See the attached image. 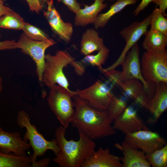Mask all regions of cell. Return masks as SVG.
I'll return each instance as SVG.
<instances>
[{
  "mask_svg": "<svg viewBox=\"0 0 167 167\" xmlns=\"http://www.w3.org/2000/svg\"><path fill=\"white\" fill-rule=\"evenodd\" d=\"M75 112L71 122L73 127L92 140L115 134L106 110L99 111L75 95L72 96Z\"/></svg>",
  "mask_w": 167,
  "mask_h": 167,
  "instance_id": "6da1fadb",
  "label": "cell"
},
{
  "mask_svg": "<svg viewBox=\"0 0 167 167\" xmlns=\"http://www.w3.org/2000/svg\"><path fill=\"white\" fill-rule=\"evenodd\" d=\"M66 130L62 126L56 129L55 139L59 151L52 160L60 167H81L95 151L96 144L79 131L78 140H68L65 137Z\"/></svg>",
  "mask_w": 167,
  "mask_h": 167,
  "instance_id": "7a4b0ae2",
  "label": "cell"
},
{
  "mask_svg": "<svg viewBox=\"0 0 167 167\" xmlns=\"http://www.w3.org/2000/svg\"><path fill=\"white\" fill-rule=\"evenodd\" d=\"M68 64L74 67L79 75L84 73L85 68L81 62L75 61L66 50L57 51L53 55L50 54L45 55L41 83L49 88L58 84L72 93V91L69 88V83L63 70Z\"/></svg>",
  "mask_w": 167,
  "mask_h": 167,
  "instance_id": "3957f363",
  "label": "cell"
},
{
  "mask_svg": "<svg viewBox=\"0 0 167 167\" xmlns=\"http://www.w3.org/2000/svg\"><path fill=\"white\" fill-rule=\"evenodd\" d=\"M17 121L20 127L25 128L23 139L29 141V143L33 149V153L30 157L32 161V165L37 161V157L44 156L48 150H52L56 156L58 155L59 148L55 139L50 141L47 140L39 133L36 127L31 123L28 113L22 110L19 111Z\"/></svg>",
  "mask_w": 167,
  "mask_h": 167,
  "instance_id": "277c9868",
  "label": "cell"
},
{
  "mask_svg": "<svg viewBox=\"0 0 167 167\" xmlns=\"http://www.w3.org/2000/svg\"><path fill=\"white\" fill-rule=\"evenodd\" d=\"M49 88L47 99L48 105L62 126L66 129L75 112L71 93L58 84Z\"/></svg>",
  "mask_w": 167,
  "mask_h": 167,
  "instance_id": "5b68a950",
  "label": "cell"
},
{
  "mask_svg": "<svg viewBox=\"0 0 167 167\" xmlns=\"http://www.w3.org/2000/svg\"><path fill=\"white\" fill-rule=\"evenodd\" d=\"M140 64L142 75L147 83H167V50L161 52L146 51Z\"/></svg>",
  "mask_w": 167,
  "mask_h": 167,
  "instance_id": "8992f818",
  "label": "cell"
},
{
  "mask_svg": "<svg viewBox=\"0 0 167 167\" xmlns=\"http://www.w3.org/2000/svg\"><path fill=\"white\" fill-rule=\"evenodd\" d=\"M111 84L98 80L87 88L73 91L72 95L77 96L97 110L105 111L114 96L112 92L113 85Z\"/></svg>",
  "mask_w": 167,
  "mask_h": 167,
  "instance_id": "52a82bcc",
  "label": "cell"
},
{
  "mask_svg": "<svg viewBox=\"0 0 167 167\" xmlns=\"http://www.w3.org/2000/svg\"><path fill=\"white\" fill-rule=\"evenodd\" d=\"M56 44L52 39L41 41L32 40L24 33L20 36L15 44V49H19L29 55L35 62L36 73L39 81L41 83L42 73L45 64V52L49 47Z\"/></svg>",
  "mask_w": 167,
  "mask_h": 167,
  "instance_id": "ba28073f",
  "label": "cell"
},
{
  "mask_svg": "<svg viewBox=\"0 0 167 167\" xmlns=\"http://www.w3.org/2000/svg\"><path fill=\"white\" fill-rule=\"evenodd\" d=\"M151 16L150 14L141 21H135L119 32L120 34L125 41V47L116 61L107 68H102L101 71L104 73L107 72L115 70L118 66L121 65L127 52L148 30Z\"/></svg>",
  "mask_w": 167,
  "mask_h": 167,
  "instance_id": "9c48e42d",
  "label": "cell"
},
{
  "mask_svg": "<svg viewBox=\"0 0 167 167\" xmlns=\"http://www.w3.org/2000/svg\"><path fill=\"white\" fill-rule=\"evenodd\" d=\"M124 141L132 148L145 154L150 153L167 144L166 141L159 134L148 129L125 134Z\"/></svg>",
  "mask_w": 167,
  "mask_h": 167,
  "instance_id": "30bf717a",
  "label": "cell"
},
{
  "mask_svg": "<svg viewBox=\"0 0 167 167\" xmlns=\"http://www.w3.org/2000/svg\"><path fill=\"white\" fill-rule=\"evenodd\" d=\"M121 65L122 67V71H120L121 81L136 79L142 83L145 88H148L149 84L144 79L141 72L139 50L137 43L127 52Z\"/></svg>",
  "mask_w": 167,
  "mask_h": 167,
  "instance_id": "8fae6325",
  "label": "cell"
},
{
  "mask_svg": "<svg viewBox=\"0 0 167 167\" xmlns=\"http://www.w3.org/2000/svg\"><path fill=\"white\" fill-rule=\"evenodd\" d=\"M113 128L124 134L141 130L148 129L133 107L127 106L123 112L113 121Z\"/></svg>",
  "mask_w": 167,
  "mask_h": 167,
  "instance_id": "7c38bea8",
  "label": "cell"
},
{
  "mask_svg": "<svg viewBox=\"0 0 167 167\" xmlns=\"http://www.w3.org/2000/svg\"><path fill=\"white\" fill-rule=\"evenodd\" d=\"M47 7L44 15L52 29L61 39L66 42H69L73 32V25L64 22L54 6L53 0H47Z\"/></svg>",
  "mask_w": 167,
  "mask_h": 167,
  "instance_id": "4fadbf2b",
  "label": "cell"
},
{
  "mask_svg": "<svg viewBox=\"0 0 167 167\" xmlns=\"http://www.w3.org/2000/svg\"><path fill=\"white\" fill-rule=\"evenodd\" d=\"M31 147L24 140L19 133L6 131L0 126V151L8 154L19 156H26V151Z\"/></svg>",
  "mask_w": 167,
  "mask_h": 167,
  "instance_id": "5bb4252c",
  "label": "cell"
},
{
  "mask_svg": "<svg viewBox=\"0 0 167 167\" xmlns=\"http://www.w3.org/2000/svg\"><path fill=\"white\" fill-rule=\"evenodd\" d=\"M145 108L152 115L151 122H156L167 109V83H155V93Z\"/></svg>",
  "mask_w": 167,
  "mask_h": 167,
  "instance_id": "9a60e30c",
  "label": "cell"
},
{
  "mask_svg": "<svg viewBox=\"0 0 167 167\" xmlns=\"http://www.w3.org/2000/svg\"><path fill=\"white\" fill-rule=\"evenodd\" d=\"M81 167H122L121 157L110 153L109 148L100 147L82 164Z\"/></svg>",
  "mask_w": 167,
  "mask_h": 167,
  "instance_id": "2e32d148",
  "label": "cell"
},
{
  "mask_svg": "<svg viewBox=\"0 0 167 167\" xmlns=\"http://www.w3.org/2000/svg\"><path fill=\"white\" fill-rule=\"evenodd\" d=\"M120 148L123 154V156L121 157L122 167H151L145 154L141 151L132 148L125 141Z\"/></svg>",
  "mask_w": 167,
  "mask_h": 167,
  "instance_id": "e0dca14e",
  "label": "cell"
},
{
  "mask_svg": "<svg viewBox=\"0 0 167 167\" xmlns=\"http://www.w3.org/2000/svg\"><path fill=\"white\" fill-rule=\"evenodd\" d=\"M107 6L106 4L100 0H94L91 5H85L84 8H80L75 13V24L78 26L85 27L94 24L99 13Z\"/></svg>",
  "mask_w": 167,
  "mask_h": 167,
  "instance_id": "ac0fdd59",
  "label": "cell"
},
{
  "mask_svg": "<svg viewBox=\"0 0 167 167\" xmlns=\"http://www.w3.org/2000/svg\"><path fill=\"white\" fill-rule=\"evenodd\" d=\"M116 84L121 87L123 95L127 98L135 99L142 106L144 105L146 100L145 90L139 80L132 79L123 81H119Z\"/></svg>",
  "mask_w": 167,
  "mask_h": 167,
  "instance_id": "d6986e66",
  "label": "cell"
},
{
  "mask_svg": "<svg viewBox=\"0 0 167 167\" xmlns=\"http://www.w3.org/2000/svg\"><path fill=\"white\" fill-rule=\"evenodd\" d=\"M80 51L85 56L101 50L105 46L103 39L99 33L92 28L87 29L82 36L80 42Z\"/></svg>",
  "mask_w": 167,
  "mask_h": 167,
  "instance_id": "ffe728a7",
  "label": "cell"
},
{
  "mask_svg": "<svg viewBox=\"0 0 167 167\" xmlns=\"http://www.w3.org/2000/svg\"><path fill=\"white\" fill-rule=\"evenodd\" d=\"M143 47L147 51L161 52L166 50L167 36L150 29L145 33Z\"/></svg>",
  "mask_w": 167,
  "mask_h": 167,
  "instance_id": "44dd1931",
  "label": "cell"
},
{
  "mask_svg": "<svg viewBox=\"0 0 167 167\" xmlns=\"http://www.w3.org/2000/svg\"><path fill=\"white\" fill-rule=\"evenodd\" d=\"M138 0H118L106 12L99 14L94 23L95 29L103 28L114 15L121 11L128 5L136 3Z\"/></svg>",
  "mask_w": 167,
  "mask_h": 167,
  "instance_id": "7402d4cb",
  "label": "cell"
},
{
  "mask_svg": "<svg viewBox=\"0 0 167 167\" xmlns=\"http://www.w3.org/2000/svg\"><path fill=\"white\" fill-rule=\"evenodd\" d=\"M31 157L8 154L0 151V167H32Z\"/></svg>",
  "mask_w": 167,
  "mask_h": 167,
  "instance_id": "603a6c76",
  "label": "cell"
},
{
  "mask_svg": "<svg viewBox=\"0 0 167 167\" xmlns=\"http://www.w3.org/2000/svg\"><path fill=\"white\" fill-rule=\"evenodd\" d=\"M25 22L23 19L13 10L0 18V28L22 30Z\"/></svg>",
  "mask_w": 167,
  "mask_h": 167,
  "instance_id": "cb8c5ba5",
  "label": "cell"
},
{
  "mask_svg": "<svg viewBox=\"0 0 167 167\" xmlns=\"http://www.w3.org/2000/svg\"><path fill=\"white\" fill-rule=\"evenodd\" d=\"M127 98L124 95H114L106 110L109 117L113 122L124 111L127 106Z\"/></svg>",
  "mask_w": 167,
  "mask_h": 167,
  "instance_id": "d4e9b609",
  "label": "cell"
},
{
  "mask_svg": "<svg viewBox=\"0 0 167 167\" xmlns=\"http://www.w3.org/2000/svg\"><path fill=\"white\" fill-rule=\"evenodd\" d=\"M150 30L167 36V19L159 8H155L151 14Z\"/></svg>",
  "mask_w": 167,
  "mask_h": 167,
  "instance_id": "484cf974",
  "label": "cell"
},
{
  "mask_svg": "<svg viewBox=\"0 0 167 167\" xmlns=\"http://www.w3.org/2000/svg\"><path fill=\"white\" fill-rule=\"evenodd\" d=\"M146 158L152 167H167V144L161 148L148 154Z\"/></svg>",
  "mask_w": 167,
  "mask_h": 167,
  "instance_id": "4316f807",
  "label": "cell"
},
{
  "mask_svg": "<svg viewBox=\"0 0 167 167\" xmlns=\"http://www.w3.org/2000/svg\"><path fill=\"white\" fill-rule=\"evenodd\" d=\"M109 53V49L105 46L98 51L95 55L89 54L85 56L82 62L84 63L97 66L101 69L102 68V65L105 64L108 58Z\"/></svg>",
  "mask_w": 167,
  "mask_h": 167,
  "instance_id": "83f0119b",
  "label": "cell"
},
{
  "mask_svg": "<svg viewBox=\"0 0 167 167\" xmlns=\"http://www.w3.org/2000/svg\"><path fill=\"white\" fill-rule=\"evenodd\" d=\"M22 30L28 37L33 40L41 41L49 39L47 35L40 29L28 23H25Z\"/></svg>",
  "mask_w": 167,
  "mask_h": 167,
  "instance_id": "f1b7e54d",
  "label": "cell"
},
{
  "mask_svg": "<svg viewBox=\"0 0 167 167\" xmlns=\"http://www.w3.org/2000/svg\"><path fill=\"white\" fill-rule=\"evenodd\" d=\"M30 10L32 11L39 13L43 8L47 0H25Z\"/></svg>",
  "mask_w": 167,
  "mask_h": 167,
  "instance_id": "f546056e",
  "label": "cell"
},
{
  "mask_svg": "<svg viewBox=\"0 0 167 167\" xmlns=\"http://www.w3.org/2000/svg\"><path fill=\"white\" fill-rule=\"evenodd\" d=\"M65 4L72 12L76 13L80 8V4L76 0H58Z\"/></svg>",
  "mask_w": 167,
  "mask_h": 167,
  "instance_id": "4dcf8cb0",
  "label": "cell"
},
{
  "mask_svg": "<svg viewBox=\"0 0 167 167\" xmlns=\"http://www.w3.org/2000/svg\"><path fill=\"white\" fill-rule=\"evenodd\" d=\"M154 0H142L141 1L135 9L133 12L135 16L138 15L139 13L148 6L151 2Z\"/></svg>",
  "mask_w": 167,
  "mask_h": 167,
  "instance_id": "1f68e13d",
  "label": "cell"
},
{
  "mask_svg": "<svg viewBox=\"0 0 167 167\" xmlns=\"http://www.w3.org/2000/svg\"><path fill=\"white\" fill-rule=\"evenodd\" d=\"M14 40H6L0 41V50L15 49Z\"/></svg>",
  "mask_w": 167,
  "mask_h": 167,
  "instance_id": "d6a6232c",
  "label": "cell"
},
{
  "mask_svg": "<svg viewBox=\"0 0 167 167\" xmlns=\"http://www.w3.org/2000/svg\"><path fill=\"white\" fill-rule=\"evenodd\" d=\"M159 6L163 15L167 17L165 11L167 8V0H154L152 2Z\"/></svg>",
  "mask_w": 167,
  "mask_h": 167,
  "instance_id": "836d02e7",
  "label": "cell"
},
{
  "mask_svg": "<svg viewBox=\"0 0 167 167\" xmlns=\"http://www.w3.org/2000/svg\"><path fill=\"white\" fill-rule=\"evenodd\" d=\"M50 162V159L49 158H46L38 161H36L32 165L33 167H45L48 166Z\"/></svg>",
  "mask_w": 167,
  "mask_h": 167,
  "instance_id": "e575fe53",
  "label": "cell"
},
{
  "mask_svg": "<svg viewBox=\"0 0 167 167\" xmlns=\"http://www.w3.org/2000/svg\"><path fill=\"white\" fill-rule=\"evenodd\" d=\"M13 10L10 8L4 5L2 0H0V18L4 15L10 13Z\"/></svg>",
  "mask_w": 167,
  "mask_h": 167,
  "instance_id": "d590c367",
  "label": "cell"
},
{
  "mask_svg": "<svg viewBox=\"0 0 167 167\" xmlns=\"http://www.w3.org/2000/svg\"><path fill=\"white\" fill-rule=\"evenodd\" d=\"M2 78L0 74V95H1L2 90Z\"/></svg>",
  "mask_w": 167,
  "mask_h": 167,
  "instance_id": "8d00e7d4",
  "label": "cell"
},
{
  "mask_svg": "<svg viewBox=\"0 0 167 167\" xmlns=\"http://www.w3.org/2000/svg\"><path fill=\"white\" fill-rule=\"evenodd\" d=\"M100 0L101 1V2H104V1L105 0Z\"/></svg>",
  "mask_w": 167,
  "mask_h": 167,
  "instance_id": "74e56055",
  "label": "cell"
},
{
  "mask_svg": "<svg viewBox=\"0 0 167 167\" xmlns=\"http://www.w3.org/2000/svg\"><path fill=\"white\" fill-rule=\"evenodd\" d=\"M108 0L109 1H113V0Z\"/></svg>",
  "mask_w": 167,
  "mask_h": 167,
  "instance_id": "f35d334b",
  "label": "cell"
}]
</instances>
